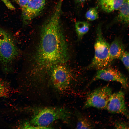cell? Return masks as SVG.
Returning a JSON list of instances; mask_svg holds the SVG:
<instances>
[{
  "label": "cell",
  "instance_id": "cell-3",
  "mask_svg": "<svg viewBox=\"0 0 129 129\" xmlns=\"http://www.w3.org/2000/svg\"><path fill=\"white\" fill-rule=\"evenodd\" d=\"M70 116V112L64 109L47 108L39 110L33 117L31 122L38 129H47L55 120H65Z\"/></svg>",
  "mask_w": 129,
  "mask_h": 129
},
{
  "label": "cell",
  "instance_id": "cell-16",
  "mask_svg": "<svg viewBox=\"0 0 129 129\" xmlns=\"http://www.w3.org/2000/svg\"><path fill=\"white\" fill-rule=\"evenodd\" d=\"M85 17L90 21H93L97 19L98 18V14L97 9L95 7L90 8L86 12Z\"/></svg>",
  "mask_w": 129,
  "mask_h": 129
},
{
  "label": "cell",
  "instance_id": "cell-8",
  "mask_svg": "<svg viewBox=\"0 0 129 129\" xmlns=\"http://www.w3.org/2000/svg\"><path fill=\"white\" fill-rule=\"evenodd\" d=\"M113 113L121 114L129 118V113L126 106L125 95L122 91L112 94L106 109Z\"/></svg>",
  "mask_w": 129,
  "mask_h": 129
},
{
  "label": "cell",
  "instance_id": "cell-14",
  "mask_svg": "<svg viewBox=\"0 0 129 129\" xmlns=\"http://www.w3.org/2000/svg\"><path fill=\"white\" fill-rule=\"evenodd\" d=\"M94 126L90 120L85 116L79 115L76 125L77 129H92Z\"/></svg>",
  "mask_w": 129,
  "mask_h": 129
},
{
  "label": "cell",
  "instance_id": "cell-5",
  "mask_svg": "<svg viewBox=\"0 0 129 129\" xmlns=\"http://www.w3.org/2000/svg\"><path fill=\"white\" fill-rule=\"evenodd\" d=\"M112 93V89L108 86L94 90L88 95L84 108L93 107L99 109H105Z\"/></svg>",
  "mask_w": 129,
  "mask_h": 129
},
{
  "label": "cell",
  "instance_id": "cell-11",
  "mask_svg": "<svg viewBox=\"0 0 129 129\" xmlns=\"http://www.w3.org/2000/svg\"><path fill=\"white\" fill-rule=\"evenodd\" d=\"M124 0H99V4L104 11L110 13L118 10Z\"/></svg>",
  "mask_w": 129,
  "mask_h": 129
},
{
  "label": "cell",
  "instance_id": "cell-9",
  "mask_svg": "<svg viewBox=\"0 0 129 129\" xmlns=\"http://www.w3.org/2000/svg\"><path fill=\"white\" fill-rule=\"evenodd\" d=\"M47 0H30L25 6L22 8V16L23 24H27L40 14Z\"/></svg>",
  "mask_w": 129,
  "mask_h": 129
},
{
  "label": "cell",
  "instance_id": "cell-7",
  "mask_svg": "<svg viewBox=\"0 0 129 129\" xmlns=\"http://www.w3.org/2000/svg\"><path fill=\"white\" fill-rule=\"evenodd\" d=\"M99 80L116 82L119 83L125 88L128 87L127 78L118 70L108 67L98 70L91 82Z\"/></svg>",
  "mask_w": 129,
  "mask_h": 129
},
{
  "label": "cell",
  "instance_id": "cell-19",
  "mask_svg": "<svg viewBox=\"0 0 129 129\" xmlns=\"http://www.w3.org/2000/svg\"><path fill=\"white\" fill-rule=\"evenodd\" d=\"M22 8L25 6L30 0H14Z\"/></svg>",
  "mask_w": 129,
  "mask_h": 129
},
{
  "label": "cell",
  "instance_id": "cell-18",
  "mask_svg": "<svg viewBox=\"0 0 129 129\" xmlns=\"http://www.w3.org/2000/svg\"><path fill=\"white\" fill-rule=\"evenodd\" d=\"M114 127L117 129H129V126L127 123L123 122H118L116 123Z\"/></svg>",
  "mask_w": 129,
  "mask_h": 129
},
{
  "label": "cell",
  "instance_id": "cell-15",
  "mask_svg": "<svg viewBox=\"0 0 129 129\" xmlns=\"http://www.w3.org/2000/svg\"><path fill=\"white\" fill-rule=\"evenodd\" d=\"M11 91V88L7 83L0 79V98L8 96Z\"/></svg>",
  "mask_w": 129,
  "mask_h": 129
},
{
  "label": "cell",
  "instance_id": "cell-12",
  "mask_svg": "<svg viewBox=\"0 0 129 129\" xmlns=\"http://www.w3.org/2000/svg\"><path fill=\"white\" fill-rule=\"evenodd\" d=\"M129 0H124L122 4L119 8L117 20L123 24L129 23Z\"/></svg>",
  "mask_w": 129,
  "mask_h": 129
},
{
  "label": "cell",
  "instance_id": "cell-4",
  "mask_svg": "<svg viewBox=\"0 0 129 129\" xmlns=\"http://www.w3.org/2000/svg\"><path fill=\"white\" fill-rule=\"evenodd\" d=\"M19 54V50L8 33L0 43V63L5 70H10L11 66Z\"/></svg>",
  "mask_w": 129,
  "mask_h": 129
},
{
  "label": "cell",
  "instance_id": "cell-20",
  "mask_svg": "<svg viewBox=\"0 0 129 129\" xmlns=\"http://www.w3.org/2000/svg\"><path fill=\"white\" fill-rule=\"evenodd\" d=\"M8 33L7 32L0 27V43L3 39Z\"/></svg>",
  "mask_w": 129,
  "mask_h": 129
},
{
  "label": "cell",
  "instance_id": "cell-1",
  "mask_svg": "<svg viewBox=\"0 0 129 129\" xmlns=\"http://www.w3.org/2000/svg\"><path fill=\"white\" fill-rule=\"evenodd\" d=\"M55 9L42 27L39 43L32 58L31 69V74L34 75L46 72L54 66L65 63L68 59L60 22L61 5L57 4Z\"/></svg>",
  "mask_w": 129,
  "mask_h": 129
},
{
  "label": "cell",
  "instance_id": "cell-6",
  "mask_svg": "<svg viewBox=\"0 0 129 129\" xmlns=\"http://www.w3.org/2000/svg\"><path fill=\"white\" fill-rule=\"evenodd\" d=\"M62 64L56 65L51 69V80L54 87L62 91L68 87L72 79V75L68 68Z\"/></svg>",
  "mask_w": 129,
  "mask_h": 129
},
{
  "label": "cell",
  "instance_id": "cell-21",
  "mask_svg": "<svg viewBox=\"0 0 129 129\" xmlns=\"http://www.w3.org/2000/svg\"><path fill=\"white\" fill-rule=\"evenodd\" d=\"M75 2L77 4L81 5L83 4L88 0H74Z\"/></svg>",
  "mask_w": 129,
  "mask_h": 129
},
{
  "label": "cell",
  "instance_id": "cell-2",
  "mask_svg": "<svg viewBox=\"0 0 129 129\" xmlns=\"http://www.w3.org/2000/svg\"><path fill=\"white\" fill-rule=\"evenodd\" d=\"M96 32L94 56L87 68L98 70L108 67L111 64L109 57L110 45L102 35L101 25L97 27Z\"/></svg>",
  "mask_w": 129,
  "mask_h": 129
},
{
  "label": "cell",
  "instance_id": "cell-13",
  "mask_svg": "<svg viewBox=\"0 0 129 129\" xmlns=\"http://www.w3.org/2000/svg\"><path fill=\"white\" fill-rule=\"evenodd\" d=\"M90 25L87 22L85 21H78L75 24V30L78 39L81 40L83 36L89 30Z\"/></svg>",
  "mask_w": 129,
  "mask_h": 129
},
{
  "label": "cell",
  "instance_id": "cell-10",
  "mask_svg": "<svg viewBox=\"0 0 129 129\" xmlns=\"http://www.w3.org/2000/svg\"><path fill=\"white\" fill-rule=\"evenodd\" d=\"M125 46L121 40L116 38L109 45V60L110 64L114 60L119 59L125 51Z\"/></svg>",
  "mask_w": 129,
  "mask_h": 129
},
{
  "label": "cell",
  "instance_id": "cell-17",
  "mask_svg": "<svg viewBox=\"0 0 129 129\" xmlns=\"http://www.w3.org/2000/svg\"><path fill=\"white\" fill-rule=\"evenodd\" d=\"M129 52L125 51L119 58L128 71L129 70Z\"/></svg>",
  "mask_w": 129,
  "mask_h": 129
}]
</instances>
